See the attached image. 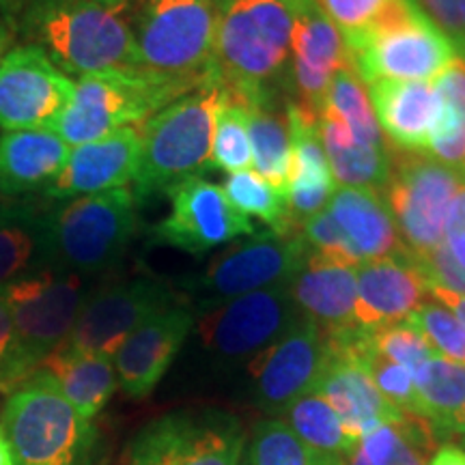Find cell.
Here are the masks:
<instances>
[{"label":"cell","mask_w":465,"mask_h":465,"mask_svg":"<svg viewBox=\"0 0 465 465\" xmlns=\"http://www.w3.org/2000/svg\"><path fill=\"white\" fill-rule=\"evenodd\" d=\"M300 315L315 322L323 334L358 328L356 267L308 252V259L289 282Z\"/></svg>","instance_id":"obj_25"},{"label":"cell","mask_w":465,"mask_h":465,"mask_svg":"<svg viewBox=\"0 0 465 465\" xmlns=\"http://www.w3.org/2000/svg\"><path fill=\"white\" fill-rule=\"evenodd\" d=\"M0 435L14 465H89L95 429L78 416L54 377L37 369L9 392Z\"/></svg>","instance_id":"obj_6"},{"label":"cell","mask_w":465,"mask_h":465,"mask_svg":"<svg viewBox=\"0 0 465 465\" xmlns=\"http://www.w3.org/2000/svg\"><path fill=\"white\" fill-rule=\"evenodd\" d=\"M218 20L216 0H138L132 33L141 69L179 95L218 83L212 69Z\"/></svg>","instance_id":"obj_5"},{"label":"cell","mask_w":465,"mask_h":465,"mask_svg":"<svg viewBox=\"0 0 465 465\" xmlns=\"http://www.w3.org/2000/svg\"><path fill=\"white\" fill-rule=\"evenodd\" d=\"M362 83L433 80L457 58L449 39L411 0H392L369 31L347 44Z\"/></svg>","instance_id":"obj_8"},{"label":"cell","mask_w":465,"mask_h":465,"mask_svg":"<svg viewBox=\"0 0 465 465\" xmlns=\"http://www.w3.org/2000/svg\"><path fill=\"white\" fill-rule=\"evenodd\" d=\"M369 97L377 124L394 149L427 151L444 113L433 80H380L371 84Z\"/></svg>","instance_id":"obj_23"},{"label":"cell","mask_w":465,"mask_h":465,"mask_svg":"<svg viewBox=\"0 0 465 465\" xmlns=\"http://www.w3.org/2000/svg\"><path fill=\"white\" fill-rule=\"evenodd\" d=\"M50 267L45 212L0 203V287Z\"/></svg>","instance_id":"obj_31"},{"label":"cell","mask_w":465,"mask_h":465,"mask_svg":"<svg viewBox=\"0 0 465 465\" xmlns=\"http://www.w3.org/2000/svg\"><path fill=\"white\" fill-rule=\"evenodd\" d=\"M356 325L362 330L386 328L405 322L429 300V278L414 254L366 261L356 267Z\"/></svg>","instance_id":"obj_22"},{"label":"cell","mask_w":465,"mask_h":465,"mask_svg":"<svg viewBox=\"0 0 465 465\" xmlns=\"http://www.w3.org/2000/svg\"><path fill=\"white\" fill-rule=\"evenodd\" d=\"M138 155H141L138 125L116 130L100 141L78 144L69 151L65 166L45 188L44 196L50 201H67L75 196L127 188L136 174Z\"/></svg>","instance_id":"obj_21"},{"label":"cell","mask_w":465,"mask_h":465,"mask_svg":"<svg viewBox=\"0 0 465 465\" xmlns=\"http://www.w3.org/2000/svg\"><path fill=\"white\" fill-rule=\"evenodd\" d=\"M328 212L347 235L358 263L410 254L380 192L339 185L330 196Z\"/></svg>","instance_id":"obj_27"},{"label":"cell","mask_w":465,"mask_h":465,"mask_svg":"<svg viewBox=\"0 0 465 465\" xmlns=\"http://www.w3.org/2000/svg\"><path fill=\"white\" fill-rule=\"evenodd\" d=\"M351 67V52L339 26L315 0H300L291 33V56L282 75L287 100L322 116L325 95L341 69Z\"/></svg>","instance_id":"obj_18"},{"label":"cell","mask_w":465,"mask_h":465,"mask_svg":"<svg viewBox=\"0 0 465 465\" xmlns=\"http://www.w3.org/2000/svg\"><path fill=\"white\" fill-rule=\"evenodd\" d=\"M325 358L312 391L322 394L339 411L347 431L362 440L380 424L401 422L407 416L377 391L373 377L366 369L369 332L349 328L323 334Z\"/></svg>","instance_id":"obj_14"},{"label":"cell","mask_w":465,"mask_h":465,"mask_svg":"<svg viewBox=\"0 0 465 465\" xmlns=\"http://www.w3.org/2000/svg\"><path fill=\"white\" fill-rule=\"evenodd\" d=\"M246 110L248 138L254 171L287 194L291 174V130L287 97L281 86H267L252 95L237 97Z\"/></svg>","instance_id":"obj_28"},{"label":"cell","mask_w":465,"mask_h":465,"mask_svg":"<svg viewBox=\"0 0 465 465\" xmlns=\"http://www.w3.org/2000/svg\"><path fill=\"white\" fill-rule=\"evenodd\" d=\"M240 465H250V461H248V455H246V452H243V457H242V461H240Z\"/></svg>","instance_id":"obj_56"},{"label":"cell","mask_w":465,"mask_h":465,"mask_svg":"<svg viewBox=\"0 0 465 465\" xmlns=\"http://www.w3.org/2000/svg\"><path fill=\"white\" fill-rule=\"evenodd\" d=\"M322 113L332 114L341 124H345L358 143L369 144V147H383V144H388L380 124H377L369 93H366L360 75L353 72V67L341 69L334 75L328 95H325Z\"/></svg>","instance_id":"obj_34"},{"label":"cell","mask_w":465,"mask_h":465,"mask_svg":"<svg viewBox=\"0 0 465 465\" xmlns=\"http://www.w3.org/2000/svg\"><path fill=\"white\" fill-rule=\"evenodd\" d=\"M22 0H0V5H3L5 9H14V7H20Z\"/></svg>","instance_id":"obj_55"},{"label":"cell","mask_w":465,"mask_h":465,"mask_svg":"<svg viewBox=\"0 0 465 465\" xmlns=\"http://www.w3.org/2000/svg\"><path fill=\"white\" fill-rule=\"evenodd\" d=\"M345 465H373L369 461V459H366V455H364V450L360 449V444L356 446V449H353V452L349 457H345Z\"/></svg>","instance_id":"obj_52"},{"label":"cell","mask_w":465,"mask_h":465,"mask_svg":"<svg viewBox=\"0 0 465 465\" xmlns=\"http://www.w3.org/2000/svg\"><path fill=\"white\" fill-rule=\"evenodd\" d=\"M306 259L298 229H265L220 250L201 274L185 278L182 289L194 298L192 311L205 312L254 291L289 284Z\"/></svg>","instance_id":"obj_9"},{"label":"cell","mask_w":465,"mask_h":465,"mask_svg":"<svg viewBox=\"0 0 465 465\" xmlns=\"http://www.w3.org/2000/svg\"><path fill=\"white\" fill-rule=\"evenodd\" d=\"M369 332V330H366ZM366 369H369L371 377H373L377 391L386 397L391 403H394L405 414H411L414 410V373L405 366L394 364L391 360L375 356L373 351H366Z\"/></svg>","instance_id":"obj_42"},{"label":"cell","mask_w":465,"mask_h":465,"mask_svg":"<svg viewBox=\"0 0 465 465\" xmlns=\"http://www.w3.org/2000/svg\"><path fill=\"white\" fill-rule=\"evenodd\" d=\"M177 300V291L158 278H132L91 291L65 347L114 358L134 330Z\"/></svg>","instance_id":"obj_15"},{"label":"cell","mask_w":465,"mask_h":465,"mask_svg":"<svg viewBox=\"0 0 465 465\" xmlns=\"http://www.w3.org/2000/svg\"><path fill=\"white\" fill-rule=\"evenodd\" d=\"M282 416L287 418L291 431L298 435L308 449L317 452L349 457L360 444V440L347 431L339 411L315 391L295 399Z\"/></svg>","instance_id":"obj_33"},{"label":"cell","mask_w":465,"mask_h":465,"mask_svg":"<svg viewBox=\"0 0 465 465\" xmlns=\"http://www.w3.org/2000/svg\"><path fill=\"white\" fill-rule=\"evenodd\" d=\"M300 317L289 284H278L201 312L196 330L213 362L232 369L252 362Z\"/></svg>","instance_id":"obj_13"},{"label":"cell","mask_w":465,"mask_h":465,"mask_svg":"<svg viewBox=\"0 0 465 465\" xmlns=\"http://www.w3.org/2000/svg\"><path fill=\"white\" fill-rule=\"evenodd\" d=\"M224 89L207 83L149 116L141 130V155L134 174V196L143 203L174 183L201 177L212 168L213 134Z\"/></svg>","instance_id":"obj_4"},{"label":"cell","mask_w":465,"mask_h":465,"mask_svg":"<svg viewBox=\"0 0 465 465\" xmlns=\"http://www.w3.org/2000/svg\"><path fill=\"white\" fill-rule=\"evenodd\" d=\"M435 444L438 435L431 424L414 414H407L403 420V440L388 465H429Z\"/></svg>","instance_id":"obj_43"},{"label":"cell","mask_w":465,"mask_h":465,"mask_svg":"<svg viewBox=\"0 0 465 465\" xmlns=\"http://www.w3.org/2000/svg\"><path fill=\"white\" fill-rule=\"evenodd\" d=\"M246 429L240 416L220 407L164 414L138 431L130 465H240Z\"/></svg>","instance_id":"obj_12"},{"label":"cell","mask_w":465,"mask_h":465,"mask_svg":"<svg viewBox=\"0 0 465 465\" xmlns=\"http://www.w3.org/2000/svg\"><path fill=\"white\" fill-rule=\"evenodd\" d=\"M74 84L39 45L11 48L0 61V130L54 127Z\"/></svg>","instance_id":"obj_17"},{"label":"cell","mask_w":465,"mask_h":465,"mask_svg":"<svg viewBox=\"0 0 465 465\" xmlns=\"http://www.w3.org/2000/svg\"><path fill=\"white\" fill-rule=\"evenodd\" d=\"M22 28L67 75L141 69L125 17L93 0H22Z\"/></svg>","instance_id":"obj_1"},{"label":"cell","mask_w":465,"mask_h":465,"mask_svg":"<svg viewBox=\"0 0 465 465\" xmlns=\"http://www.w3.org/2000/svg\"><path fill=\"white\" fill-rule=\"evenodd\" d=\"M450 438H457L465 446V405L457 411V416L452 418V422L449 427V440Z\"/></svg>","instance_id":"obj_49"},{"label":"cell","mask_w":465,"mask_h":465,"mask_svg":"<svg viewBox=\"0 0 465 465\" xmlns=\"http://www.w3.org/2000/svg\"><path fill=\"white\" fill-rule=\"evenodd\" d=\"M429 298L449 308L452 315L465 325V295L463 293H455V291L441 289L438 284L429 282Z\"/></svg>","instance_id":"obj_46"},{"label":"cell","mask_w":465,"mask_h":465,"mask_svg":"<svg viewBox=\"0 0 465 465\" xmlns=\"http://www.w3.org/2000/svg\"><path fill=\"white\" fill-rule=\"evenodd\" d=\"M250 465H317V450L308 449L278 418L259 420L246 449Z\"/></svg>","instance_id":"obj_37"},{"label":"cell","mask_w":465,"mask_h":465,"mask_svg":"<svg viewBox=\"0 0 465 465\" xmlns=\"http://www.w3.org/2000/svg\"><path fill=\"white\" fill-rule=\"evenodd\" d=\"M414 410L433 427L438 440H449V427L465 405V364L433 356L414 373Z\"/></svg>","instance_id":"obj_32"},{"label":"cell","mask_w":465,"mask_h":465,"mask_svg":"<svg viewBox=\"0 0 465 465\" xmlns=\"http://www.w3.org/2000/svg\"><path fill=\"white\" fill-rule=\"evenodd\" d=\"M89 291L84 278L45 267L0 287L14 336L0 360V391L11 392L28 375L42 369L72 334Z\"/></svg>","instance_id":"obj_2"},{"label":"cell","mask_w":465,"mask_h":465,"mask_svg":"<svg viewBox=\"0 0 465 465\" xmlns=\"http://www.w3.org/2000/svg\"><path fill=\"white\" fill-rule=\"evenodd\" d=\"M300 0H226L213 48V75L232 97L281 86Z\"/></svg>","instance_id":"obj_3"},{"label":"cell","mask_w":465,"mask_h":465,"mask_svg":"<svg viewBox=\"0 0 465 465\" xmlns=\"http://www.w3.org/2000/svg\"><path fill=\"white\" fill-rule=\"evenodd\" d=\"M422 332L435 353L465 364V325L440 302L427 300L405 319Z\"/></svg>","instance_id":"obj_38"},{"label":"cell","mask_w":465,"mask_h":465,"mask_svg":"<svg viewBox=\"0 0 465 465\" xmlns=\"http://www.w3.org/2000/svg\"><path fill=\"white\" fill-rule=\"evenodd\" d=\"M461 174H463V182H465V164H463V168H461Z\"/></svg>","instance_id":"obj_58"},{"label":"cell","mask_w":465,"mask_h":465,"mask_svg":"<svg viewBox=\"0 0 465 465\" xmlns=\"http://www.w3.org/2000/svg\"><path fill=\"white\" fill-rule=\"evenodd\" d=\"M42 369L54 377L65 399L86 422L95 420L119 386L113 358L75 351L65 345L56 349Z\"/></svg>","instance_id":"obj_29"},{"label":"cell","mask_w":465,"mask_h":465,"mask_svg":"<svg viewBox=\"0 0 465 465\" xmlns=\"http://www.w3.org/2000/svg\"><path fill=\"white\" fill-rule=\"evenodd\" d=\"M69 151L52 127L0 134V194L45 192L65 166Z\"/></svg>","instance_id":"obj_26"},{"label":"cell","mask_w":465,"mask_h":465,"mask_svg":"<svg viewBox=\"0 0 465 465\" xmlns=\"http://www.w3.org/2000/svg\"><path fill=\"white\" fill-rule=\"evenodd\" d=\"M461 9H463V26H465V0H461Z\"/></svg>","instance_id":"obj_57"},{"label":"cell","mask_w":465,"mask_h":465,"mask_svg":"<svg viewBox=\"0 0 465 465\" xmlns=\"http://www.w3.org/2000/svg\"><path fill=\"white\" fill-rule=\"evenodd\" d=\"M14 42V33H11V26L0 17V61L9 52V45Z\"/></svg>","instance_id":"obj_50"},{"label":"cell","mask_w":465,"mask_h":465,"mask_svg":"<svg viewBox=\"0 0 465 465\" xmlns=\"http://www.w3.org/2000/svg\"><path fill=\"white\" fill-rule=\"evenodd\" d=\"M194 325L196 312L192 306L174 304L134 330L113 358L121 391L130 399H147Z\"/></svg>","instance_id":"obj_20"},{"label":"cell","mask_w":465,"mask_h":465,"mask_svg":"<svg viewBox=\"0 0 465 465\" xmlns=\"http://www.w3.org/2000/svg\"><path fill=\"white\" fill-rule=\"evenodd\" d=\"M317 465H345V457L328 455V452H319Z\"/></svg>","instance_id":"obj_53"},{"label":"cell","mask_w":465,"mask_h":465,"mask_svg":"<svg viewBox=\"0 0 465 465\" xmlns=\"http://www.w3.org/2000/svg\"><path fill=\"white\" fill-rule=\"evenodd\" d=\"M177 97L182 95L173 86L143 69L83 75L52 130L69 147H78L124 127L143 125Z\"/></svg>","instance_id":"obj_10"},{"label":"cell","mask_w":465,"mask_h":465,"mask_svg":"<svg viewBox=\"0 0 465 465\" xmlns=\"http://www.w3.org/2000/svg\"><path fill=\"white\" fill-rule=\"evenodd\" d=\"M223 3H226V0H218V5H223Z\"/></svg>","instance_id":"obj_59"},{"label":"cell","mask_w":465,"mask_h":465,"mask_svg":"<svg viewBox=\"0 0 465 465\" xmlns=\"http://www.w3.org/2000/svg\"><path fill=\"white\" fill-rule=\"evenodd\" d=\"M369 347L375 356L391 360L416 373L429 358L438 356L422 332L410 322H399L369 332Z\"/></svg>","instance_id":"obj_39"},{"label":"cell","mask_w":465,"mask_h":465,"mask_svg":"<svg viewBox=\"0 0 465 465\" xmlns=\"http://www.w3.org/2000/svg\"><path fill=\"white\" fill-rule=\"evenodd\" d=\"M429 465H465V449L452 441L441 444L429 459Z\"/></svg>","instance_id":"obj_47"},{"label":"cell","mask_w":465,"mask_h":465,"mask_svg":"<svg viewBox=\"0 0 465 465\" xmlns=\"http://www.w3.org/2000/svg\"><path fill=\"white\" fill-rule=\"evenodd\" d=\"M223 192L237 212L246 218H259L261 223L267 224V229H295L289 223L287 194L254 171L226 174Z\"/></svg>","instance_id":"obj_35"},{"label":"cell","mask_w":465,"mask_h":465,"mask_svg":"<svg viewBox=\"0 0 465 465\" xmlns=\"http://www.w3.org/2000/svg\"><path fill=\"white\" fill-rule=\"evenodd\" d=\"M411 3L449 39L457 56L465 61V26L461 0H411Z\"/></svg>","instance_id":"obj_44"},{"label":"cell","mask_w":465,"mask_h":465,"mask_svg":"<svg viewBox=\"0 0 465 465\" xmlns=\"http://www.w3.org/2000/svg\"><path fill=\"white\" fill-rule=\"evenodd\" d=\"M444 246L455 263L465 270V183L452 201L444 229Z\"/></svg>","instance_id":"obj_45"},{"label":"cell","mask_w":465,"mask_h":465,"mask_svg":"<svg viewBox=\"0 0 465 465\" xmlns=\"http://www.w3.org/2000/svg\"><path fill=\"white\" fill-rule=\"evenodd\" d=\"M0 465H14V457H11L9 446L5 444L3 435H0Z\"/></svg>","instance_id":"obj_54"},{"label":"cell","mask_w":465,"mask_h":465,"mask_svg":"<svg viewBox=\"0 0 465 465\" xmlns=\"http://www.w3.org/2000/svg\"><path fill=\"white\" fill-rule=\"evenodd\" d=\"M11 336H14V325H11V317L5 302L0 300V360L5 358L7 349L11 345Z\"/></svg>","instance_id":"obj_48"},{"label":"cell","mask_w":465,"mask_h":465,"mask_svg":"<svg viewBox=\"0 0 465 465\" xmlns=\"http://www.w3.org/2000/svg\"><path fill=\"white\" fill-rule=\"evenodd\" d=\"M319 136L334 182L345 188H366L381 194L392 171V149L388 144L369 147L358 143L345 124L325 113L319 116Z\"/></svg>","instance_id":"obj_30"},{"label":"cell","mask_w":465,"mask_h":465,"mask_svg":"<svg viewBox=\"0 0 465 465\" xmlns=\"http://www.w3.org/2000/svg\"><path fill=\"white\" fill-rule=\"evenodd\" d=\"M136 207L130 188L56 201L45 212L50 267L83 278L106 274L136 235Z\"/></svg>","instance_id":"obj_7"},{"label":"cell","mask_w":465,"mask_h":465,"mask_svg":"<svg viewBox=\"0 0 465 465\" xmlns=\"http://www.w3.org/2000/svg\"><path fill=\"white\" fill-rule=\"evenodd\" d=\"M300 235L304 240L308 252L317 254V257L336 261V263L358 267L356 252H353L351 243H349L347 235L336 223L328 207L311 216L300 224Z\"/></svg>","instance_id":"obj_40"},{"label":"cell","mask_w":465,"mask_h":465,"mask_svg":"<svg viewBox=\"0 0 465 465\" xmlns=\"http://www.w3.org/2000/svg\"><path fill=\"white\" fill-rule=\"evenodd\" d=\"M93 3L102 5V7H106L110 11H116V14H124V11L130 7L132 0H93Z\"/></svg>","instance_id":"obj_51"},{"label":"cell","mask_w":465,"mask_h":465,"mask_svg":"<svg viewBox=\"0 0 465 465\" xmlns=\"http://www.w3.org/2000/svg\"><path fill=\"white\" fill-rule=\"evenodd\" d=\"M457 168L441 164L427 153L392 147V171L381 199L397 224L405 248L422 257L444 243L446 218L463 185Z\"/></svg>","instance_id":"obj_11"},{"label":"cell","mask_w":465,"mask_h":465,"mask_svg":"<svg viewBox=\"0 0 465 465\" xmlns=\"http://www.w3.org/2000/svg\"><path fill=\"white\" fill-rule=\"evenodd\" d=\"M322 11L339 26L345 42H353L380 20L392 0H315Z\"/></svg>","instance_id":"obj_41"},{"label":"cell","mask_w":465,"mask_h":465,"mask_svg":"<svg viewBox=\"0 0 465 465\" xmlns=\"http://www.w3.org/2000/svg\"><path fill=\"white\" fill-rule=\"evenodd\" d=\"M252 164V149H250L246 110L237 97L224 91L223 106L218 110L216 134H213L212 168L224 173L248 171Z\"/></svg>","instance_id":"obj_36"},{"label":"cell","mask_w":465,"mask_h":465,"mask_svg":"<svg viewBox=\"0 0 465 465\" xmlns=\"http://www.w3.org/2000/svg\"><path fill=\"white\" fill-rule=\"evenodd\" d=\"M171 212L151 229V242L203 257L213 248L252 235L254 224L237 212L223 188L190 177L166 190Z\"/></svg>","instance_id":"obj_16"},{"label":"cell","mask_w":465,"mask_h":465,"mask_svg":"<svg viewBox=\"0 0 465 465\" xmlns=\"http://www.w3.org/2000/svg\"><path fill=\"white\" fill-rule=\"evenodd\" d=\"M287 116L291 130V174L287 188L289 223L300 224L328 207L336 182L325 158L319 116L308 114L287 100Z\"/></svg>","instance_id":"obj_24"},{"label":"cell","mask_w":465,"mask_h":465,"mask_svg":"<svg viewBox=\"0 0 465 465\" xmlns=\"http://www.w3.org/2000/svg\"><path fill=\"white\" fill-rule=\"evenodd\" d=\"M325 358L323 332L315 322L302 315L291 328L248 364L252 377V403L265 414L284 410L311 392Z\"/></svg>","instance_id":"obj_19"}]
</instances>
